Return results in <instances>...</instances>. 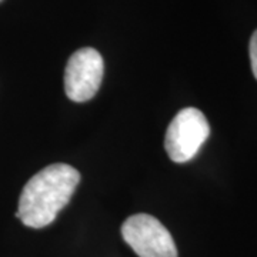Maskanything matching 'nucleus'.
Instances as JSON below:
<instances>
[{
  "label": "nucleus",
  "instance_id": "3",
  "mask_svg": "<svg viewBox=\"0 0 257 257\" xmlns=\"http://www.w3.org/2000/svg\"><path fill=\"white\" fill-rule=\"evenodd\" d=\"M121 236L139 257H177L172 234L150 214L140 213L126 219Z\"/></svg>",
  "mask_w": 257,
  "mask_h": 257
},
{
  "label": "nucleus",
  "instance_id": "4",
  "mask_svg": "<svg viewBox=\"0 0 257 257\" xmlns=\"http://www.w3.org/2000/svg\"><path fill=\"white\" fill-rule=\"evenodd\" d=\"M104 73L101 55L93 47H83L70 56L64 70V92L76 103L93 99L100 89Z\"/></svg>",
  "mask_w": 257,
  "mask_h": 257
},
{
  "label": "nucleus",
  "instance_id": "5",
  "mask_svg": "<svg viewBox=\"0 0 257 257\" xmlns=\"http://www.w3.org/2000/svg\"><path fill=\"white\" fill-rule=\"evenodd\" d=\"M248 53H250V63H251V72L254 74L257 80V30L251 35L250 39V46H248Z\"/></svg>",
  "mask_w": 257,
  "mask_h": 257
},
{
  "label": "nucleus",
  "instance_id": "6",
  "mask_svg": "<svg viewBox=\"0 0 257 257\" xmlns=\"http://www.w3.org/2000/svg\"><path fill=\"white\" fill-rule=\"evenodd\" d=\"M0 2H2V0H0Z\"/></svg>",
  "mask_w": 257,
  "mask_h": 257
},
{
  "label": "nucleus",
  "instance_id": "1",
  "mask_svg": "<svg viewBox=\"0 0 257 257\" xmlns=\"http://www.w3.org/2000/svg\"><path fill=\"white\" fill-rule=\"evenodd\" d=\"M79 182L80 173L72 166L64 163L47 166L23 187L16 217L32 229L46 227L70 202Z\"/></svg>",
  "mask_w": 257,
  "mask_h": 257
},
{
  "label": "nucleus",
  "instance_id": "2",
  "mask_svg": "<svg viewBox=\"0 0 257 257\" xmlns=\"http://www.w3.org/2000/svg\"><path fill=\"white\" fill-rule=\"evenodd\" d=\"M209 136L210 126L206 116L196 107H187L179 111L167 127L166 152L175 163H186L199 153Z\"/></svg>",
  "mask_w": 257,
  "mask_h": 257
}]
</instances>
